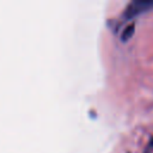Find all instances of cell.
<instances>
[{
	"instance_id": "obj_1",
	"label": "cell",
	"mask_w": 153,
	"mask_h": 153,
	"mask_svg": "<svg viewBox=\"0 0 153 153\" xmlns=\"http://www.w3.org/2000/svg\"><path fill=\"white\" fill-rule=\"evenodd\" d=\"M152 7H153L152 0H134L127 6L124 16L127 18H131V17H135V16L142 13V12L148 11Z\"/></svg>"
},
{
	"instance_id": "obj_2",
	"label": "cell",
	"mask_w": 153,
	"mask_h": 153,
	"mask_svg": "<svg viewBox=\"0 0 153 153\" xmlns=\"http://www.w3.org/2000/svg\"><path fill=\"white\" fill-rule=\"evenodd\" d=\"M133 32H134V24H130V25L127 26L126 30L123 31V33H122V39H123V41H127V39L133 35Z\"/></svg>"
}]
</instances>
